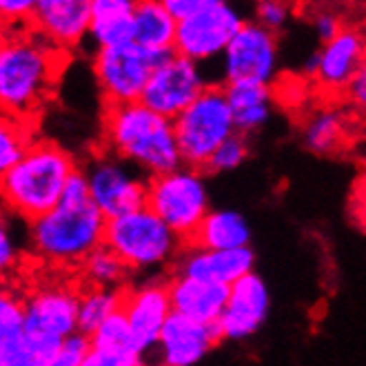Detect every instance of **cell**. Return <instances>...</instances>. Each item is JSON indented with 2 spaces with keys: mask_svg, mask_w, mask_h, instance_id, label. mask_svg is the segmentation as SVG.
<instances>
[{
  "mask_svg": "<svg viewBox=\"0 0 366 366\" xmlns=\"http://www.w3.org/2000/svg\"><path fill=\"white\" fill-rule=\"evenodd\" d=\"M67 54L31 27L3 29L0 107L5 116L36 122L58 89Z\"/></svg>",
  "mask_w": 366,
  "mask_h": 366,
  "instance_id": "1",
  "label": "cell"
},
{
  "mask_svg": "<svg viewBox=\"0 0 366 366\" xmlns=\"http://www.w3.org/2000/svg\"><path fill=\"white\" fill-rule=\"evenodd\" d=\"M100 147L138 167L147 178L184 164L174 120L142 100L102 104Z\"/></svg>",
  "mask_w": 366,
  "mask_h": 366,
  "instance_id": "2",
  "label": "cell"
},
{
  "mask_svg": "<svg viewBox=\"0 0 366 366\" xmlns=\"http://www.w3.org/2000/svg\"><path fill=\"white\" fill-rule=\"evenodd\" d=\"M107 218L87 200L62 198L51 211L27 222L29 255L49 271L76 273L94 249L104 244Z\"/></svg>",
  "mask_w": 366,
  "mask_h": 366,
  "instance_id": "3",
  "label": "cell"
},
{
  "mask_svg": "<svg viewBox=\"0 0 366 366\" xmlns=\"http://www.w3.org/2000/svg\"><path fill=\"white\" fill-rule=\"evenodd\" d=\"M76 169L78 162L67 149L51 140H36L23 158L0 174L7 213L27 224L51 211Z\"/></svg>",
  "mask_w": 366,
  "mask_h": 366,
  "instance_id": "4",
  "label": "cell"
},
{
  "mask_svg": "<svg viewBox=\"0 0 366 366\" xmlns=\"http://www.w3.org/2000/svg\"><path fill=\"white\" fill-rule=\"evenodd\" d=\"M51 273L54 280L23 291L34 366H54L64 337L78 331L80 280L76 273Z\"/></svg>",
  "mask_w": 366,
  "mask_h": 366,
  "instance_id": "5",
  "label": "cell"
},
{
  "mask_svg": "<svg viewBox=\"0 0 366 366\" xmlns=\"http://www.w3.org/2000/svg\"><path fill=\"white\" fill-rule=\"evenodd\" d=\"M104 244L114 249L132 273H169L184 240L147 204L107 220Z\"/></svg>",
  "mask_w": 366,
  "mask_h": 366,
  "instance_id": "6",
  "label": "cell"
},
{
  "mask_svg": "<svg viewBox=\"0 0 366 366\" xmlns=\"http://www.w3.org/2000/svg\"><path fill=\"white\" fill-rule=\"evenodd\" d=\"M147 207L154 209L184 242H189L211 211L207 171L180 164L167 174L152 176L147 182Z\"/></svg>",
  "mask_w": 366,
  "mask_h": 366,
  "instance_id": "7",
  "label": "cell"
},
{
  "mask_svg": "<svg viewBox=\"0 0 366 366\" xmlns=\"http://www.w3.org/2000/svg\"><path fill=\"white\" fill-rule=\"evenodd\" d=\"M174 127L184 164L207 169L215 149L238 132L224 84H209L182 114L174 118Z\"/></svg>",
  "mask_w": 366,
  "mask_h": 366,
  "instance_id": "8",
  "label": "cell"
},
{
  "mask_svg": "<svg viewBox=\"0 0 366 366\" xmlns=\"http://www.w3.org/2000/svg\"><path fill=\"white\" fill-rule=\"evenodd\" d=\"M167 54L149 51L136 40L94 49L92 71L102 96V104L140 100L149 78Z\"/></svg>",
  "mask_w": 366,
  "mask_h": 366,
  "instance_id": "9",
  "label": "cell"
},
{
  "mask_svg": "<svg viewBox=\"0 0 366 366\" xmlns=\"http://www.w3.org/2000/svg\"><path fill=\"white\" fill-rule=\"evenodd\" d=\"M82 171L89 182L92 200L104 213L107 220L147 204L149 178L138 167L107 149L100 147L82 167Z\"/></svg>",
  "mask_w": 366,
  "mask_h": 366,
  "instance_id": "10",
  "label": "cell"
},
{
  "mask_svg": "<svg viewBox=\"0 0 366 366\" xmlns=\"http://www.w3.org/2000/svg\"><path fill=\"white\" fill-rule=\"evenodd\" d=\"M280 67L277 34L257 20H247L220 56L222 82H264L273 84Z\"/></svg>",
  "mask_w": 366,
  "mask_h": 366,
  "instance_id": "11",
  "label": "cell"
},
{
  "mask_svg": "<svg viewBox=\"0 0 366 366\" xmlns=\"http://www.w3.org/2000/svg\"><path fill=\"white\" fill-rule=\"evenodd\" d=\"M244 23L247 18L229 0H220L196 16L178 20L174 49L200 64L218 60Z\"/></svg>",
  "mask_w": 366,
  "mask_h": 366,
  "instance_id": "12",
  "label": "cell"
},
{
  "mask_svg": "<svg viewBox=\"0 0 366 366\" xmlns=\"http://www.w3.org/2000/svg\"><path fill=\"white\" fill-rule=\"evenodd\" d=\"M209 87L200 62L191 60L176 49L167 54L149 78L142 92V102L158 114L174 120Z\"/></svg>",
  "mask_w": 366,
  "mask_h": 366,
  "instance_id": "13",
  "label": "cell"
},
{
  "mask_svg": "<svg viewBox=\"0 0 366 366\" xmlns=\"http://www.w3.org/2000/svg\"><path fill=\"white\" fill-rule=\"evenodd\" d=\"M122 311L127 313L132 329L149 355L156 351V344L164 329V322L174 313L169 295L167 273H154L142 282H129L122 289Z\"/></svg>",
  "mask_w": 366,
  "mask_h": 366,
  "instance_id": "14",
  "label": "cell"
},
{
  "mask_svg": "<svg viewBox=\"0 0 366 366\" xmlns=\"http://www.w3.org/2000/svg\"><path fill=\"white\" fill-rule=\"evenodd\" d=\"M271 309L267 282L255 271L242 275L229 289L227 307L218 320L222 342H244L264 327Z\"/></svg>",
  "mask_w": 366,
  "mask_h": 366,
  "instance_id": "15",
  "label": "cell"
},
{
  "mask_svg": "<svg viewBox=\"0 0 366 366\" xmlns=\"http://www.w3.org/2000/svg\"><path fill=\"white\" fill-rule=\"evenodd\" d=\"M222 342L218 325L171 313L156 344V362L164 366H193L202 362Z\"/></svg>",
  "mask_w": 366,
  "mask_h": 366,
  "instance_id": "16",
  "label": "cell"
},
{
  "mask_svg": "<svg viewBox=\"0 0 366 366\" xmlns=\"http://www.w3.org/2000/svg\"><path fill=\"white\" fill-rule=\"evenodd\" d=\"M94 0H40L31 18V29L64 54L89 40Z\"/></svg>",
  "mask_w": 366,
  "mask_h": 366,
  "instance_id": "17",
  "label": "cell"
},
{
  "mask_svg": "<svg viewBox=\"0 0 366 366\" xmlns=\"http://www.w3.org/2000/svg\"><path fill=\"white\" fill-rule=\"evenodd\" d=\"M366 60V34L357 27H347L322 42L317 49V71L313 82L327 96H344L355 71Z\"/></svg>",
  "mask_w": 366,
  "mask_h": 366,
  "instance_id": "18",
  "label": "cell"
},
{
  "mask_svg": "<svg viewBox=\"0 0 366 366\" xmlns=\"http://www.w3.org/2000/svg\"><path fill=\"white\" fill-rule=\"evenodd\" d=\"M253 267H255V253L251 247L204 249L196 244H184V249L176 257V262L169 273H180L189 277L207 280V282L231 287L242 275L251 273Z\"/></svg>",
  "mask_w": 366,
  "mask_h": 366,
  "instance_id": "19",
  "label": "cell"
},
{
  "mask_svg": "<svg viewBox=\"0 0 366 366\" xmlns=\"http://www.w3.org/2000/svg\"><path fill=\"white\" fill-rule=\"evenodd\" d=\"M144 360L147 353L120 307L92 333V353L84 366H138Z\"/></svg>",
  "mask_w": 366,
  "mask_h": 366,
  "instance_id": "20",
  "label": "cell"
},
{
  "mask_svg": "<svg viewBox=\"0 0 366 366\" xmlns=\"http://www.w3.org/2000/svg\"><path fill=\"white\" fill-rule=\"evenodd\" d=\"M167 280L171 307H174L176 313H182L198 322H207V325H218V320L227 307L231 287L180 273H167Z\"/></svg>",
  "mask_w": 366,
  "mask_h": 366,
  "instance_id": "21",
  "label": "cell"
},
{
  "mask_svg": "<svg viewBox=\"0 0 366 366\" xmlns=\"http://www.w3.org/2000/svg\"><path fill=\"white\" fill-rule=\"evenodd\" d=\"M0 364L34 366L27 335L25 295L16 287H9V282H5L0 295Z\"/></svg>",
  "mask_w": 366,
  "mask_h": 366,
  "instance_id": "22",
  "label": "cell"
},
{
  "mask_svg": "<svg viewBox=\"0 0 366 366\" xmlns=\"http://www.w3.org/2000/svg\"><path fill=\"white\" fill-rule=\"evenodd\" d=\"M351 114L331 102L317 107L300 124V140L315 156H337L351 142Z\"/></svg>",
  "mask_w": 366,
  "mask_h": 366,
  "instance_id": "23",
  "label": "cell"
},
{
  "mask_svg": "<svg viewBox=\"0 0 366 366\" xmlns=\"http://www.w3.org/2000/svg\"><path fill=\"white\" fill-rule=\"evenodd\" d=\"M231 104L235 129L244 136H253L271 120L273 89L264 82H222Z\"/></svg>",
  "mask_w": 366,
  "mask_h": 366,
  "instance_id": "24",
  "label": "cell"
},
{
  "mask_svg": "<svg viewBox=\"0 0 366 366\" xmlns=\"http://www.w3.org/2000/svg\"><path fill=\"white\" fill-rule=\"evenodd\" d=\"M138 0H94L89 40L94 49L134 40V11Z\"/></svg>",
  "mask_w": 366,
  "mask_h": 366,
  "instance_id": "25",
  "label": "cell"
},
{
  "mask_svg": "<svg viewBox=\"0 0 366 366\" xmlns=\"http://www.w3.org/2000/svg\"><path fill=\"white\" fill-rule=\"evenodd\" d=\"M178 20L162 0H138L134 11V40L149 51H174Z\"/></svg>",
  "mask_w": 366,
  "mask_h": 366,
  "instance_id": "26",
  "label": "cell"
},
{
  "mask_svg": "<svg viewBox=\"0 0 366 366\" xmlns=\"http://www.w3.org/2000/svg\"><path fill=\"white\" fill-rule=\"evenodd\" d=\"M187 244H196L204 249L251 247V227L240 211L211 209Z\"/></svg>",
  "mask_w": 366,
  "mask_h": 366,
  "instance_id": "27",
  "label": "cell"
},
{
  "mask_svg": "<svg viewBox=\"0 0 366 366\" xmlns=\"http://www.w3.org/2000/svg\"><path fill=\"white\" fill-rule=\"evenodd\" d=\"M132 275H134L132 269L124 264L122 257L107 244L94 249L76 271L80 285L107 287V289H124L132 282Z\"/></svg>",
  "mask_w": 366,
  "mask_h": 366,
  "instance_id": "28",
  "label": "cell"
},
{
  "mask_svg": "<svg viewBox=\"0 0 366 366\" xmlns=\"http://www.w3.org/2000/svg\"><path fill=\"white\" fill-rule=\"evenodd\" d=\"M122 307V289L80 285L78 331L92 335L114 311Z\"/></svg>",
  "mask_w": 366,
  "mask_h": 366,
  "instance_id": "29",
  "label": "cell"
},
{
  "mask_svg": "<svg viewBox=\"0 0 366 366\" xmlns=\"http://www.w3.org/2000/svg\"><path fill=\"white\" fill-rule=\"evenodd\" d=\"M36 122L3 114L0 127V174L14 167L36 142Z\"/></svg>",
  "mask_w": 366,
  "mask_h": 366,
  "instance_id": "30",
  "label": "cell"
},
{
  "mask_svg": "<svg viewBox=\"0 0 366 366\" xmlns=\"http://www.w3.org/2000/svg\"><path fill=\"white\" fill-rule=\"evenodd\" d=\"M249 158V136L235 132L231 138H227L218 149L213 152V156L207 162V174H227L242 167V162Z\"/></svg>",
  "mask_w": 366,
  "mask_h": 366,
  "instance_id": "31",
  "label": "cell"
},
{
  "mask_svg": "<svg viewBox=\"0 0 366 366\" xmlns=\"http://www.w3.org/2000/svg\"><path fill=\"white\" fill-rule=\"evenodd\" d=\"M293 3H287V0H257L255 3V20L262 27H267L273 34H282L291 18H293Z\"/></svg>",
  "mask_w": 366,
  "mask_h": 366,
  "instance_id": "32",
  "label": "cell"
},
{
  "mask_svg": "<svg viewBox=\"0 0 366 366\" xmlns=\"http://www.w3.org/2000/svg\"><path fill=\"white\" fill-rule=\"evenodd\" d=\"M92 353V335L76 331L69 337H64L54 366H84Z\"/></svg>",
  "mask_w": 366,
  "mask_h": 366,
  "instance_id": "33",
  "label": "cell"
},
{
  "mask_svg": "<svg viewBox=\"0 0 366 366\" xmlns=\"http://www.w3.org/2000/svg\"><path fill=\"white\" fill-rule=\"evenodd\" d=\"M40 0H0V16L3 29L31 27V18L38 9Z\"/></svg>",
  "mask_w": 366,
  "mask_h": 366,
  "instance_id": "34",
  "label": "cell"
},
{
  "mask_svg": "<svg viewBox=\"0 0 366 366\" xmlns=\"http://www.w3.org/2000/svg\"><path fill=\"white\" fill-rule=\"evenodd\" d=\"M349 220L366 233V169L355 178L349 196Z\"/></svg>",
  "mask_w": 366,
  "mask_h": 366,
  "instance_id": "35",
  "label": "cell"
},
{
  "mask_svg": "<svg viewBox=\"0 0 366 366\" xmlns=\"http://www.w3.org/2000/svg\"><path fill=\"white\" fill-rule=\"evenodd\" d=\"M344 98H347L351 112L362 120H366V60L362 62V67L355 71L353 80L349 82Z\"/></svg>",
  "mask_w": 366,
  "mask_h": 366,
  "instance_id": "36",
  "label": "cell"
},
{
  "mask_svg": "<svg viewBox=\"0 0 366 366\" xmlns=\"http://www.w3.org/2000/svg\"><path fill=\"white\" fill-rule=\"evenodd\" d=\"M311 27L317 36L320 42H327L333 36H337L344 29V23L340 20V14L333 9H317L311 16Z\"/></svg>",
  "mask_w": 366,
  "mask_h": 366,
  "instance_id": "37",
  "label": "cell"
},
{
  "mask_svg": "<svg viewBox=\"0 0 366 366\" xmlns=\"http://www.w3.org/2000/svg\"><path fill=\"white\" fill-rule=\"evenodd\" d=\"M18 260H20V247L14 238V233L9 231L7 222H3V229H0V271H3V275L14 271L18 267Z\"/></svg>",
  "mask_w": 366,
  "mask_h": 366,
  "instance_id": "38",
  "label": "cell"
},
{
  "mask_svg": "<svg viewBox=\"0 0 366 366\" xmlns=\"http://www.w3.org/2000/svg\"><path fill=\"white\" fill-rule=\"evenodd\" d=\"M164 7L174 14L176 20H184L189 16H196L209 7H213L215 3H220V0H162Z\"/></svg>",
  "mask_w": 366,
  "mask_h": 366,
  "instance_id": "39",
  "label": "cell"
},
{
  "mask_svg": "<svg viewBox=\"0 0 366 366\" xmlns=\"http://www.w3.org/2000/svg\"><path fill=\"white\" fill-rule=\"evenodd\" d=\"M255 3H257V0H255ZM287 3H293V5H297V3H300V0H287Z\"/></svg>",
  "mask_w": 366,
  "mask_h": 366,
  "instance_id": "40",
  "label": "cell"
}]
</instances>
